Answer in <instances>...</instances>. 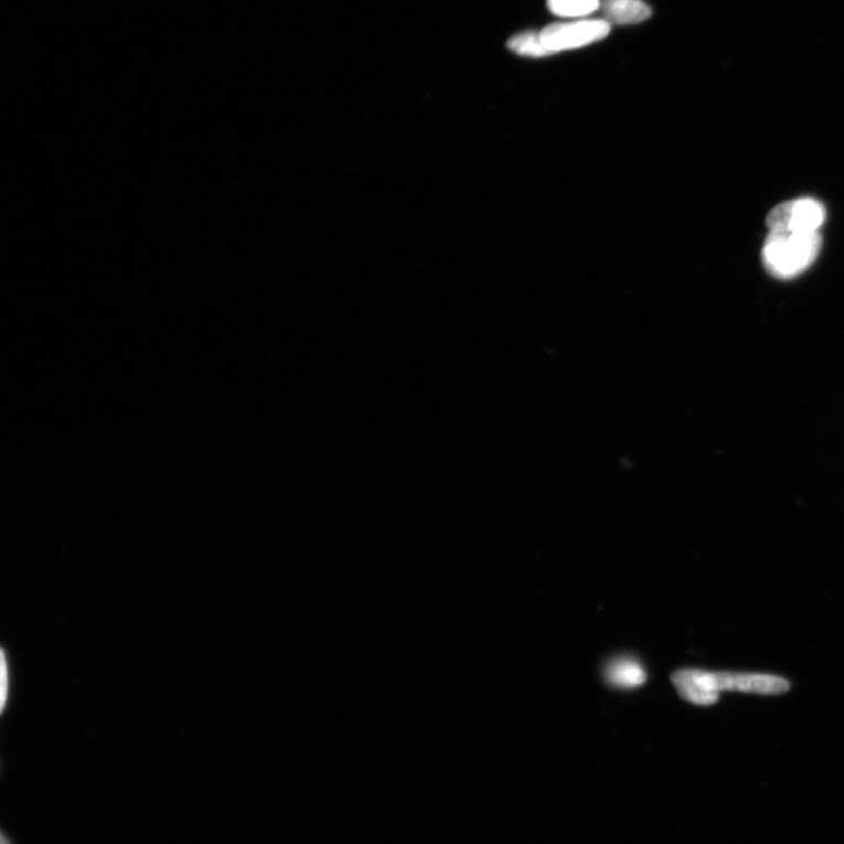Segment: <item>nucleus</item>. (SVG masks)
Returning <instances> with one entry per match:
<instances>
[{
  "instance_id": "nucleus-1",
  "label": "nucleus",
  "mask_w": 844,
  "mask_h": 844,
  "mask_svg": "<svg viewBox=\"0 0 844 844\" xmlns=\"http://www.w3.org/2000/svg\"><path fill=\"white\" fill-rule=\"evenodd\" d=\"M821 247L819 233L769 232L763 263L775 279H796L815 262Z\"/></svg>"
},
{
  "instance_id": "nucleus-2",
  "label": "nucleus",
  "mask_w": 844,
  "mask_h": 844,
  "mask_svg": "<svg viewBox=\"0 0 844 844\" xmlns=\"http://www.w3.org/2000/svg\"><path fill=\"white\" fill-rule=\"evenodd\" d=\"M611 25L605 20L560 23L543 29L541 41L550 56L605 40Z\"/></svg>"
},
{
  "instance_id": "nucleus-3",
  "label": "nucleus",
  "mask_w": 844,
  "mask_h": 844,
  "mask_svg": "<svg viewBox=\"0 0 844 844\" xmlns=\"http://www.w3.org/2000/svg\"><path fill=\"white\" fill-rule=\"evenodd\" d=\"M824 220L823 204L818 200L803 198L775 206L766 223L769 232L818 233Z\"/></svg>"
},
{
  "instance_id": "nucleus-4",
  "label": "nucleus",
  "mask_w": 844,
  "mask_h": 844,
  "mask_svg": "<svg viewBox=\"0 0 844 844\" xmlns=\"http://www.w3.org/2000/svg\"><path fill=\"white\" fill-rule=\"evenodd\" d=\"M714 683L719 694L732 691L774 696L783 695L790 688L783 677L749 672H714Z\"/></svg>"
},
{
  "instance_id": "nucleus-5",
  "label": "nucleus",
  "mask_w": 844,
  "mask_h": 844,
  "mask_svg": "<svg viewBox=\"0 0 844 844\" xmlns=\"http://www.w3.org/2000/svg\"><path fill=\"white\" fill-rule=\"evenodd\" d=\"M679 696L696 705L709 706L718 701L720 694L714 685L713 672L684 668L672 675Z\"/></svg>"
},
{
  "instance_id": "nucleus-6",
  "label": "nucleus",
  "mask_w": 844,
  "mask_h": 844,
  "mask_svg": "<svg viewBox=\"0 0 844 844\" xmlns=\"http://www.w3.org/2000/svg\"><path fill=\"white\" fill-rule=\"evenodd\" d=\"M605 21L610 25L639 24L651 15V9L643 0H605L600 4Z\"/></svg>"
},
{
  "instance_id": "nucleus-7",
  "label": "nucleus",
  "mask_w": 844,
  "mask_h": 844,
  "mask_svg": "<svg viewBox=\"0 0 844 844\" xmlns=\"http://www.w3.org/2000/svg\"><path fill=\"white\" fill-rule=\"evenodd\" d=\"M608 682L617 687L631 688L641 686L646 682V672L643 666L633 659H617L607 667Z\"/></svg>"
},
{
  "instance_id": "nucleus-8",
  "label": "nucleus",
  "mask_w": 844,
  "mask_h": 844,
  "mask_svg": "<svg viewBox=\"0 0 844 844\" xmlns=\"http://www.w3.org/2000/svg\"><path fill=\"white\" fill-rule=\"evenodd\" d=\"M508 48L522 57L543 58L550 56L541 41V34L532 31L516 34L508 42Z\"/></svg>"
},
{
  "instance_id": "nucleus-9",
  "label": "nucleus",
  "mask_w": 844,
  "mask_h": 844,
  "mask_svg": "<svg viewBox=\"0 0 844 844\" xmlns=\"http://www.w3.org/2000/svg\"><path fill=\"white\" fill-rule=\"evenodd\" d=\"M551 12L564 19H579L588 15L600 7V0H548Z\"/></svg>"
},
{
  "instance_id": "nucleus-10",
  "label": "nucleus",
  "mask_w": 844,
  "mask_h": 844,
  "mask_svg": "<svg viewBox=\"0 0 844 844\" xmlns=\"http://www.w3.org/2000/svg\"><path fill=\"white\" fill-rule=\"evenodd\" d=\"M10 694V666L5 649L0 650V712L4 713Z\"/></svg>"
},
{
  "instance_id": "nucleus-11",
  "label": "nucleus",
  "mask_w": 844,
  "mask_h": 844,
  "mask_svg": "<svg viewBox=\"0 0 844 844\" xmlns=\"http://www.w3.org/2000/svg\"><path fill=\"white\" fill-rule=\"evenodd\" d=\"M0 844H12L11 841L5 836V834H2L0 836Z\"/></svg>"
}]
</instances>
